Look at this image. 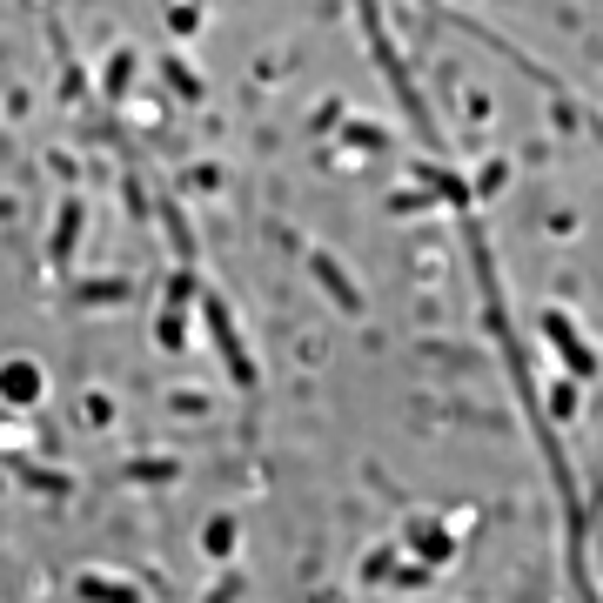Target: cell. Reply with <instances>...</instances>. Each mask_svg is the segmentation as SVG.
<instances>
[{
    "label": "cell",
    "mask_w": 603,
    "mask_h": 603,
    "mask_svg": "<svg viewBox=\"0 0 603 603\" xmlns=\"http://www.w3.org/2000/svg\"><path fill=\"white\" fill-rule=\"evenodd\" d=\"M114 295H128V282H88L81 302H114Z\"/></svg>",
    "instance_id": "cell-9"
},
{
    "label": "cell",
    "mask_w": 603,
    "mask_h": 603,
    "mask_svg": "<svg viewBox=\"0 0 603 603\" xmlns=\"http://www.w3.org/2000/svg\"><path fill=\"white\" fill-rule=\"evenodd\" d=\"M201 543H208V557H228V550H235V516H208Z\"/></svg>",
    "instance_id": "cell-6"
},
{
    "label": "cell",
    "mask_w": 603,
    "mask_h": 603,
    "mask_svg": "<svg viewBox=\"0 0 603 603\" xmlns=\"http://www.w3.org/2000/svg\"><path fill=\"white\" fill-rule=\"evenodd\" d=\"M543 335H550V342L563 349V362H570V376H590V369H597V356H590V349L577 342V329H570L563 315H543Z\"/></svg>",
    "instance_id": "cell-2"
},
{
    "label": "cell",
    "mask_w": 603,
    "mask_h": 603,
    "mask_svg": "<svg viewBox=\"0 0 603 603\" xmlns=\"http://www.w3.org/2000/svg\"><path fill=\"white\" fill-rule=\"evenodd\" d=\"M315 275H322V282H329V289L342 295V309H362V302H356V289H349V282L335 275V262H322V255H315Z\"/></svg>",
    "instance_id": "cell-8"
},
{
    "label": "cell",
    "mask_w": 603,
    "mask_h": 603,
    "mask_svg": "<svg viewBox=\"0 0 603 603\" xmlns=\"http://www.w3.org/2000/svg\"><path fill=\"white\" fill-rule=\"evenodd\" d=\"M188 302H195V275L181 268L175 282H168V315H161V342H168V349H181V309H188Z\"/></svg>",
    "instance_id": "cell-3"
},
{
    "label": "cell",
    "mask_w": 603,
    "mask_h": 603,
    "mask_svg": "<svg viewBox=\"0 0 603 603\" xmlns=\"http://www.w3.org/2000/svg\"><path fill=\"white\" fill-rule=\"evenodd\" d=\"M128 476H141V483H168V476H175V463H134Z\"/></svg>",
    "instance_id": "cell-10"
},
{
    "label": "cell",
    "mask_w": 603,
    "mask_h": 603,
    "mask_svg": "<svg viewBox=\"0 0 603 603\" xmlns=\"http://www.w3.org/2000/svg\"><path fill=\"white\" fill-rule=\"evenodd\" d=\"M81 222H88V208L67 195V208H61V222H54V262H67L74 255V242H81Z\"/></svg>",
    "instance_id": "cell-5"
},
{
    "label": "cell",
    "mask_w": 603,
    "mask_h": 603,
    "mask_svg": "<svg viewBox=\"0 0 603 603\" xmlns=\"http://www.w3.org/2000/svg\"><path fill=\"white\" fill-rule=\"evenodd\" d=\"M101 81H108V94H114V101H121V94H128V81H134V54H114V61H108V74H101Z\"/></svg>",
    "instance_id": "cell-7"
},
{
    "label": "cell",
    "mask_w": 603,
    "mask_h": 603,
    "mask_svg": "<svg viewBox=\"0 0 603 603\" xmlns=\"http://www.w3.org/2000/svg\"><path fill=\"white\" fill-rule=\"evenodd\" d=\"M0 396H7V402H34V396H41V369H34L27 356H14L7 369H0Z\"/></svg>",
    "instance_id": "cell-4"
},
{
    "label": "cell",
    "mask_w": 603,
    "mask_h": 603,
    "mask_svg": "<svg viewBox=\"0 0 603 603\" xmlns=\"http://www.w3.org/2000/svg\"><path fill=\"white\" fill-rule=\"evenodd\" d=\"M201 315H208V335H215V349H222L228 376L248 389V382H255V362H248L242 335H235V315H228V302H222V295H201Z\"/></svg>",
    "instance_id": "cell-1"
}]
</instances>
